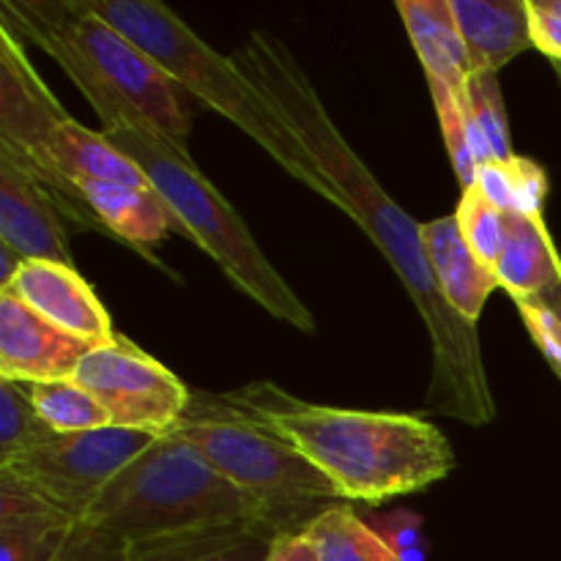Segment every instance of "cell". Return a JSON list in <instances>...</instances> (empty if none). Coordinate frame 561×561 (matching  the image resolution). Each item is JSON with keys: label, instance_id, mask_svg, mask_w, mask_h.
Instances as JSON below:
<instances>
[{"label": "cell", "instance_id": "cell-1", "mask_svg": "<svg viewBox=\"0 0 561 561\" xmlns=\"http://www.w3.org/2000/svg\"><path fill=\"white\" fill-rule=\"evenodd\" d=\"M230 58L272 99L290 129L305 140L343 195L348 217L370 236L373 244L381 250L392 272L409 290L433 345L427 405L471 427L493 422L496 400L488 383L480 332L474 323L460 318L438 290L422 244V222L409 217L378 184L370 168L337 129L307 71L277 36L252 31Z\"/></svg>", "mask_w": 561, "mask_h": 561}, {"label": "cell", "instance_id": "cell-2", "mask_svg": "<svg viewBox=\"0 0 561 561\" xmlns=\"http://www.w3.org/2000/svg\"><path fill=\"white\" fill-rule=\"evenodd\" d=\"M228 398L299 449L345 502L378 504L425 491L458 463L447 436L422 416L312 405L272 381L250 383Z\"/></svg>", "mask_w": 561, "mask_h": 561}, {"label": "cell", "instance_id": "cell-3", "mask_svg": "<svg viewBox=\"0 0 561 561\" xmlns=\"http://www.w3.org/2000/svg\"><path fill=\"white\" fill-rule=\"evenodd\" d=\"M0 25L20 42L42 47L110 131H146L184 159L192 121L179 85L137 44L93 14L85 0H3Z\"/></svg>", "mask_w": 561, "mask_h": 561}, {"label": "cell", "instance_id": "cell-4", "mask_svg": "<svg viewBox=\"0 0 561 561\" xmlns=\"http://www.w3.org/2000/svg\"><path fill=\"white\" fill-rule=\"evenodd\" d=\"M85 5L137 44L175 85L239 126L290 179L348 217L340 190L272 99L233 64V58L208 47L175 11L157 0H85Z\"/></svg>", "mask_w": 561, "mask_h": 561}, {"label": "cell", "instance_id": "cell-5", "mask_svg": "<svg viewBox=\"0 0 561 561\" xmlns=\"http://www.w3.org/2000/svg\"><path fill=\"white\" fill-rule=\"evenodd\" d=\"M170 433L190 442L233 482L277 535L307 531L323 513L348 504L321 469L241 411L228 392H192L190 409Z\"/></svg>", "mask_w": 561, "mask_h": 561}, {"label": "cell", "instance_id": "cell-6", "mask_svg": "<svg viewBox=\"0 0 561 561\" xmlns=\"http://www.w3.org/2000/svg\"><path fill=\"white\" fill-rule=\"evenodd\" d=\"M107 137L131 162L140 164L151 190L173 214L179 236L201 247L222 268L225 277L255 305H261L268 316L305 334H316L318 323L310 307L279 277L241 214L197 170L195 159H184L159 137L146 131H110Z\"/></svg>", "mask_w": 561, "mask_h": 561}, {"label": "cell", "instance_id": "cell-7", "mask_svg": "<svg viewBox=\"0 0 561 561\" xmlns=\"http://www.w3.org/2000/svg\"><path fill=\"white\" fill-rule=\"evenodd\" d=\"M241 520L263 524L233 482L190 442L168 433L110 482L80 526L137 546Z\"/></svg>", "mask_w": 561, "mask_h": 561}, {"label": "cell", "instance_id": "cell-8", "mask_svg": "<svg viewBox=\"0 0 561 561\" xmlns=\"http://www.w3.org/2000/svg\"><path fill=\"white\" fill-rule=\"evenodd\" d=\"M159 438L113 425L55 436L0 466V477L27 488L60 515L82 524L110 482Z\"/></svg>", "mask_w": 561, "mask_h": 561}, {"label": "cell", "instance_id": "cell-9", "mask_svg": "<svg viewBox=\"0 0 561 561\" xmlns=\"http://www.w3.org/2000/svg\"><path fill=\"white\" fill-rule=\"evenodd\" d=\"M75 381L102 403L113 427L153 436H168L192 403L186 383L124 334L88 351Z\"/></svg>", "mask_w": 561, "mask_h": 561}, {"label": "cell", "instance_id": "cell-10", "mask_svg": "<svg viewBox=\"0 0 561 561\" xmlns=\"http://www.w3.org/2000/svg\"><path fill=\"white\" fill-rule=\"evenodd\" d=\"M69 219L31 164L0 146V244L22 261H49L75 266Z\"/></svg>", "mask_w": 561, "mask_h": 561}, {"label": "cell", "instance_id": "cell-11", "mask_svg": "<svg viewBox=\"0 0 561 561\" xmlns=\"http://www.w3.org/2000/svg\"><path fill=\"white\" fill-rule=\"evenodd\" d=\"M71 115L33 69L25 44L0 25V146L36 157Z\"/></svg>", "mask_w": 561, "mask_h": 561}, {"label": "cell", "instance_id": "cell-12", "mask_svg": "<svg viewBox=\"0 0 561 561\" xmlns=\"http://www.w3.org/2000/svg\"><path fill=\"white\" fill-rule=\"evenodd\" d=\"M91 345L60 332L11 290H0V378L44 383L75 378Z\"/></svg>", "mask_w": 561, "mask_h": 561}, {"label": "cell", "instance_id": "cell-13", "mask_svg": "<svg viewBox=\"0 0 561 561\" xmlns=\"http://www.w3.org/2000/svg\"><path fill=\"white\" fill-rule=\"evenodd\" d=\"M5 290L25 301L33 312L58 327L60 332L82 340L91 348L110 345L118 332L113 329L107 307L99 301L88 279L75 266L49 261H25L14 283Z\"/></svg>", "mask_w": 561, "mask_h": 561}, {"label": "cell", "instance_id": "cell-14", "mask_svg": "<svg viewBox=\"0 0 561 561\" xmlns=\"http://www.w3.org/2000/svg\"><path fill=\"white\" fill-rule=\"evenodd\" d=\"M422 244L431 261L433 279L447 305L477 327L491 294L502 288L496 272L471 252V247L460 236L455 214L422 222Z\"/></svg>", "mask_w": 561, "mask_h": 561}, {"label": "cell", "instance_id": "cell-15", "mask_svg": "<svg viewBox=\"0 0 561 561\" xmlns=\"http://www.w3.org/2000/svg\"><path fill=\"white\" fill-rule=\"evenodd\" d=\"M453 14L474 71H502L531 42L529 0H453Z\"/></svg>", "mask_w": 561, "mask_h": 561}, {"label": "cell", "instance_id": "cell-16", "mask_svg": "<svg viewBox=\"0 0 561 561\" xmlns=\"http://www.w3.org/2000/svg\"><path fill=\"white\" fill-rule=\"evenodd\" d=\"M77 190L102 233L124 241L131 250L146 255L153 266H159L151 247L162 244L170 230L179 233V225L151 186L137 190V186L118 184H77Z\"/></svg>", "mask_w": 561, "mask_h": 561}, {"label": "cell", "instance_id": "cell-17", "mask_svg": "<svg viewBox=\"0 0 561 561\" xmlns=\"http://www.w3.org/2000/svg\"><path fill=\"white\" fill-rule=\"evenodd\" d=\"M398 11L427 80L463 91L471 60L455 22L453 0H398Z\"/></svg>", "mask_w": 561, "mask_h": 561}, {"label": "cell", "instance_id": "cell-18", "mask_svg": "<svg viewBox=\"0 0 561 561\" xmlns=\"http://www.w3.org/2000/svg\"><path fill=\"white\" fill-rule=\"evenodd\" d=\"M277 531L257 520L184 531L129 546L131 561H266Z\"/></svg>", "mask_w": 561, "mask_h": 561}, {"label": "cell", "instance_id": "cell-19", "mask_svg": "<svg viewBox=\"0 0 561 561\" xmlns=\"http://www.w3.org/2000/svg\"><path fill=\"white\" fill-rule=\"evenodd\" d=\"M499 285L520 299H537L561 285V257L542 217L507 214V239L496 263Z\"/></svg>", "mask_w": 561, "mask_h": 561}, {"label": "cell", "instance_id": "cell-20", "mask_svg": "<svg viewBox=\"0 0 561 561\" xmlns=\"http://www.w3.org/2000/svg\"><path fill=\"white\" fill-rule=\"evenodd\" d=\"M431 85L433 104H436L438 126H442L444 146H447L449 162H453L455 175H458L460 192L474 186L477 168L485 162H493L491 148H488L485 135L477 126L474 115H471L469 102H466V88L455 91V88L444 85L438 80H427Z\"/></svg>", "mask_w": 561, "mask_h": 561}, {"label": "cell", "instance_id": "cell-21", "mask_svg": "<svg viewBox=\"0 0 561 561\" xmlns=\"http://www.w3.org/2000/svg\"><path fill=\"white\" fill-rule=\"evenodd\" d=\"M305 535L321 561H403L348 504L323 513Z\"/></svg>", "mask_w": 561, "mask_h": 561}, {"label": "cell", "instance_id": "cell-22", "mask_svg": "<svg viewBox=\"0 0 561 561\" xmlns=\"http://www.w3.org/2000/svg\"><path fill=\"white\" fill-rule=\"evenodd\" d=\"M27 387H31V400L36 414L58 436L102 431V427L113 425L102 403L85 387H80L75 378L27 383Z\"/></svg>", "mask_w": 561, "mask_h": 561}, {"label": "cell", "instance_id": "cell-23", "mask_svg": "<svg viewBox=\"0 0 561 561\" xmlns=\"http://www.w3.org/2000/svg\"><path fill=\"white\" fill-rule=\"evenodd\" d=\"M77 526L55 510L0 524V561H58Z\"/></svg>", "mask_w": 561, "mask_h": 561}, {"label": "cell", "instance_id": "cell-24", "mask_svg": "<svg viewBox=\"0 0 561 561\" xmlns=\"http://www.w3.org/2000/svg\"><path fill=\"white\" fill-rule=\"evenodd\" d=\"M55 436L58 433L49 431L33 409L31 387L0 378V466Z\"/></svg>", "mask_w": 561, "mask_h": 561}, {"label": "cell", "instance_id": "cell-25", "mask_svg": "<svg viewBox=\"0 0 561 561\" xmlns=\"http://www.w3.org/2000/svg\"><path fill=\"white\" fill-rule=\"evenodd\" d=\"M455 219H458V230L471 252L496 272L504 239H507V214L493 206L477 186H471V190L460 192Z\"/></svg>", "mask_w": 561, "mask_h": 561}, {"label": "cell", "instance_id": "cell-26", "mask_svg": "<svg viewBox=\"0 0 561 561\" xmlns=\"http://www.w3.org/2000/svg\"><path fill=\"white\" fill-rule=\"evenodd\" d=\"M466 102H469L477 126L485 135L493 162H513L518 153L513 148V137H510L507 107H504L496 71H474L466 80Z\"/></svg>", "mask_w": 561, "mask_h": 561}, {"label": "cell", "instance_id": "cell-27", "mask_svg": "<svg viewBox=\"0 0 561 561\" xmlns=\"http://www.w3.org/2000/svg\"><path fill=\"white\" fill-rule=\"evenodd\" d=\"M373 531L392 548L403 561L425 559V537H422V520L411 513H389L367 520Z\"/></svg>", "mask_w": 561, "mask_h": 561}, {"label": "cell", "instance_id": "cell-28", "mask_svg": "<svg viewBox=\"0 0 561 561\" xmlns=\"http://www.w3.org/2000/svg\"><path fill=\"white\" fill-rule=\"evenodd\" d=\"M513 173V211L510 214H529V217H542L548 197V173L537 162L526 157H515L510 162Z\"/></svg>", "mask_w": 561, "mask_h": 561}, {"label": "cell", "instance_id": "cell-29", "mask_svg": "<svg viewBox=\"0 0 561 561\" xmlns=\"http://www.w3.org/2000/svg\"><path fill=\"white\" fill-rule=\"evenodd\" d=\"M518 305L520 318H524L526 329H529L531 340L540 345L542 356L548 359V365L557 370L561 378V321L553 310H548L540 299H520Z\"/></svg>", "mask_w": 561, "mask_h": 561}, {"label": "cell", "instance_id": "cell-30", "mask_svg": "<svg viewBox=\"0 0 561 561\" xmlns=\"http://www.w3.org/2000/svg\"><path fill=\"white\" fill-rule=\"evenodd\" d=\"M58 561H131L129 546L102 531L77 526L75 537Z\"/></svg>", "mask_w": 561, "mask_h": 561}, {"label": "cell", "instance_id": "cell-31", "mask_svg": "<svg viewBox=\"0 0 561 561\" xmlns=\"http://www.w3.org/2000/svg\"><path fill=\"white\" fill-rule=\"evenodd\" d=\"M529 22H531V42L548 55L551 60L561 64V16L546 9L542 0H529Z\"/></svg>", "mask_w": 561, "mask_h": 561}, {"label": "cell", "instance_id": "cell-32", "mask_svg": "<svg viewBox=\"0 0 561 561\" xmlns=\"http://www.w3.org/2000/svg\"><path fill=\"white\" fill-rule=\"evenodd\" d=\"M474 186L504 214L513 211V173L510 162H485L477 168Z\"/></svg>", "mask_w": 561, "mask_h": 561}, {"label": "cell", "instance_id": "cell-33", "mask_svg": "<svg viewBox=\"0 0 561 561\" xmlns=\"http://www.w3.org/2000/svg\"><path fill=\"white\" fill-rule=\"evenodd\" d=\"M266 561H321V559H318V551L310 542V537H307L305 531H296V535H279L277 540H274Z\"/></svg>", "mask_w": 561, "mask_h": 561}, {"label": "cell", "instance_id": "cell-34", "mask_svg": "<svg viewBox=\"0 0 561 561\" xmlns=\"http://www.w3.org/2000/svg\"><path fill=\"white\" fill-rule=\"evenodd\" d=\"M537 299L542 301V305L548 307V310H553L559 316V321H561V285H557V288L553 290H548V294H542V296H537Z\"/></svg>", "mask_w": 561, "mask_h": 561}, {"label": "cell", "instance_id": "cell-35", "mask_svg": "<svg viewBox=\"0 0 561 561\" xmlns=\"http://www.w3.org/2000/svg\"><path fill=\"white\" fill-rule=\"evenodd\" d=\"M542 3H546V9H551L553 14L561 16V0H542Z\"/></svg>", "mask_w": 561, "mask_h": 561}]
</instances>
